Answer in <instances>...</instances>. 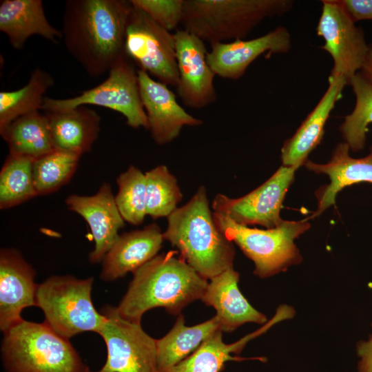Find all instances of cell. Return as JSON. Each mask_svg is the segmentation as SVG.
Masks as SVG:
<instances>
[{
	"mask_svg": "<svg viewBox=\"0 0 372 372\" xmlns=\"http://www.w3.org/2000/svg\"><path fill=\"white\" fill-rule=\"evenodd\" d=\"M130 1L68 0L61 30L68 53L92 78L108 73L125 53Z\"/></svg>",
	"mask_w": 372,
	"mask_h": 372,
	"instance_id": "1",
	"label": "cell"
},
{
	"mask_svg": "<svg viewBox=\"0 0 372 372\" xmlns=\"http://www.w3.org/2000/svg\"><path fill=\"white\" fill-rule=\"evenodd\" d=\"M176 254L169 251L157 255L133 273L116 307L123 318L141 322L145 312L156 307L180 315L189 304L201 299L209 282Z\"/></svg>",
	"mask_w": 372,
	"mask_h": 372,
	"instance_id": "2",
	"label": "cell"
},
{
	"mask_svg": "<svg viewBox=\"0 0 372 372\" xmlns=\"http://www.w3.org/2000/svg\"><path fill=\"white\" fill-rule=\"evenodd\" d=\"M163 238L207 280L233 267L234 244L216 225L203 185L185 205L167 217Z\"/></svg>",
	"mask_w": 372,
	"mask_h": 372,
	"instance_id": "3",
	"label": "cell"
},
{
	"mask_svg": "<svg viewBox=\"0 0 372 372\" xmlns=\"http://www.w3.org/2000/svg\"><path fill=\"white\" fill-rule=\"evenodd\" d=\"M291 0H185L184 30L210 44L243 39L267 18L282 16Z\"/></svg>",
	"mask_w": 372,
	"mask_h": 372,
	"instance_id": "4",
	"label": "cell"
},
{
	"mask_svg": "<svg viewBox=\"0 0 372 372\" xmlns=\"http://www.w3.org/2000/svg\"><path fill=\"white\" fill-rule=\"evenodd\" d=\"M1 347L6 372H87L69 340L46 324L23 319L3 333Z\"/></svg>",
	"mask_w": 372,
	"mask_h": 372,
	"instance_id": "5",
	"label": "cell"
},
{
	"mask_svg": "<svg viewBox=\"0 0 372 372\" xmlns=\"http://www.w3.org/2000/svg\"><path fill=\"white\" fill-rule=\"evenodd\" d=\"M213 217L222 233L254 262L259 278L284 271L302 260L294 240L309 228L307 219L283 220L274 228L260 229L237 224L218 212L213 211Z\"/></svg>",
	"mask_w": 372,
	"mask_h": 372,
	"instance_id": "6",
	"label": "cell"
},
{
	"mask_svg": "<svg viewBox=\"0 0 372 372\" xmlns=\"http://www.w3.org/2000/svg\"><path fill=\"white\" fill-rule=\"evenodd\" d=\"M93 278L50 276L38 285L37 306L45 316L44 323L59 336L69 340L83 332L99 333L105 316L92 300Z\"/></svg>",
	"mask_w": 372,
	"mask_h": 372,
	"instance_id": "7",
	"label": "cell"
},
{
	"mask_svg": "<svg viewBox=\"0 0 372 372\" xmlns=\"http://www.w3.org/2000/svg\"><path fill=\"white\" fill-rule=\"evenodd\" d=\"M88 105L118 112L134 129H149L141 98L138 73L126 54L114 63L107 77L100 84L72 98L57 99L45 96L42 110L63 111Z\"/></svg>",
	"mask_w": 372,
	"mask_h": 372,
	"instance_id": "8",
	"label": "cell"
},
{
	"mask_svg": "<svg viewBox=\"0 0 372 372\" xmlns=\"http://www.w3.org/2000/svg\"><path fill=\"white\" fill-rule=\"evenodd\" d=\"M101 313L105 319L98 333L106 344L107 358L95 372H158L156 340L141 322L123 318L116 307L106 305Z\"/></svg>",
	"mask_w": 372,
	"mask_h": 372,
	"instance_id": "9",
	"label": "cell"
},
{
	"mask_svg": "<svg viewBox=\"0 0 372 372\" xmlns=\"http://www.w3.org/2000/svg\"><path fill=\"white\" fill-rule=\"evenodd\" d=\"M125 53L139 70L167 85L178 86L174 34L133 5L126 29Z\"/></svg>",
	"mask_w": 372,
	"mask_h": 372,
	"instance_id": "10",
	"label": "cell"
},
{
	"mask_svg": "<svg viewBox=\"0 0 372 372\" xmlns=\"http://www.w3.org/2000/svg\"><path fill=\"white\" fill-rule=\"evenodd\" d=\"M322 12L316 32L324 44L320 48L331 56L333 66L329 75L341 76L349 85L360 71L369 51L364 32L351 19L337 0L322 1Z\"/></svg>",
	"mask_w": 372,
	"mask_h": 372,
	"instance_id": "11",
	"label": "cell"
},
{
	"mask_svg": "<svg viewBox=\"0 0 372 372\" xmlns=\"http://www.w3.org/2000/svg\"><path fill=\"white\" fill-rule=\"evenodd\" d=\"M297 169L282 165L263 184L240 198L216 194L213 211L241 225H258L266 229L278 226L283 221L280 216L282 202Z\"/></svg>",
	"mask_w": 372,
	"mask_h": 372,
	"instance_id": "12",
	"label": "cell"
},
{
	"mask_svg": "<svg viewBox=\"0 0 372 372\" xmlns=\"http://www.w3.org/2000/svg\"><path fill=\"white\" fill-rule=\"evenodd\" d=\"M174 34L179 74L177 93L191 108L208 106L217 96L214 84L216 74L208 63L205 42L185 30H176Z\"/></svg>",
	"mask_w": 372,
	"mask_h": 372,
	"instance_id": "13",
	"label": "cell"
},
{
	"mask_svg": "<svg viewBox=\"0 0 372 372\" xmlns=\"http://www.w3.org/2000/svg\"><path fill=\"white\" fill-rule=\"evenodd\" d=\"M291 48V39L288 30L278 26L253 39L211 44L207 61L216 75L236 80L260 55L266 54V57H270L272 54L287 53Z\"/></svg>",
	"mask_w": 372,
	"mask_h": 372,
	"instance_id": "14",
	"label": "cell"
},
{
	"mask_svg": "<svg viewBox=\"0 0 372 372\" xmlns=\"http://www.w3.org/2000/svg\"><path fill=\"white\" fill-rule=\"evenodd\" d=\"M141 98L151 136L158 145L176 138L184 126H198L203 121L188 114L177 102L167 85L137 70Z\"/></svg>",
	"mask_w": 372,
	"mask_h": 372,
	"instance_id": "15",
	"label": "cell"
},
{
	"mask_svg": "<svg viewBox=\"0 0 372 372\" xmlns=\"http://www.w3.org/2000/svg\"><path fill=\"white\" fill-rule=\"evenodd\" d=\"M33 267L14 248L0 251V329L3 333L23 320L25 308L37 306Z\"/></svg>",
	"mask_w": 372,
	"mask_h": 372,
	"instance_id": "16",
	"label": "cell"
},
{
	"mask_svg": "<svg viewBox=\"0 0 372 372\" xmlns=\"http://www.w3.org/2000/svg\"><path fill=\"white\" fill-rule=\"evenodd\" d=\"M68 209L83 218L88 224L94 249L89 254L91 263L102 262L125 225L108 183H103L92 196L72 194L65 199Z\"/></svg>",
	"mask_w": 372,
	"mask_h": 372,
	"instance_id": "17",
	"label": "cell"
},
{
	"mask_svg": "<svg viewBox=\"0 0 372 372\" xmlns=\"http://www.w3.org/2000/svg\"><path fill=\"white\" fill-rule=\"evenodd\" d=\"M328 87L295 134L286 140L281 149L283 166L298 168L309 154L320 144L324 126L335 103L342 98L347 80L341 76L329 75Z\"/></svg>",
	"mask_w": 372,
	"mask_h": 372,
	"instance_id": "18",
	"label": "cell"
},
{
	"mask_svg": "<svg viewBox=\"0 0 372 372\" xmlns=\"http://www.w3.org/2000/svg\"><path fill=\"white\" fill-rule=\"evenodd\" d=\"M164 240L156 223L119 235L102 260L100 278L110 282L134 273L157 256Z\"/></svg>",
	"mask_w": 372,
	"mask_h": 372,
	"instance_id": "19",
	"label": "cell"
},
{
	"mask_svg": "<svg viewBox=\"0 0 372 372\" xmlns=\"http://www.w3.org/2000/svg\"><path fill=\"white\" fill-rule=\"evenodd\" d=\"M239 277L234 267L228 268L210 279L200 299L216 309L222 331L231 332L248 322L265 324L267 321L266 316L253 307L239 290Z\"/></svg>",
	"mask_w": 372,
	"mask_h": 372,
	"instance_id": "20",
	"label": "cell"
},
{
	"mask_svg": "<svg viewBox=\"0 0 372 372\" xmlns=\"http://www.w3.org/2000/svg\"><path fill=\"white\" fill-rule=\"evenodd\" d=\"M349 150L345 142L340 143L335 147L327 163L306 162L307 169L317 174H327L330 178V183L319 192L318 209L313 217L333 205L337 194L344 187L362 182L372 184V145L369 154L362 158L351 157Z\"/></svg>",
	"mask_w": 372,
	"mask_h": 372,
	"instance_id": "21",
	"label": "cell"
},
{
	"mask_svg": "<svg viewBox=\"0 0 372 372\" xmlns=\"http://www.w3.org/2000/svg\"><path fill=\"white\" fill-rule=\"evenodd\" d=\"M0 31L12 47L23 48L28 38L39 35L52 43L62 38L45 14L41 0H3L0 2Z\"/></svg>",
	"mask_w": 372,
	"mask_h": 372,
	"instance_id": "22",
	"label": "cell"
},
{
	"mask_svg": "<svg viewBox=\"0 0 372 372\" xmlns=\"http://www.w3.org/2000/svg\"><path fill=\"white\" fill-rule=\"evenodd\" d=\"M54 149L79 155L91 150L101 130V117L86 105L44 112Z\"/></svg>",
	"mask_w": 372,
	"mask_h": 372,
	"instance_id": "23",
	"label": "cell"
},
{
	"mask_svg": "<svg viewBox=\"0 0 372 372\" xmlns=\"http://www.w3.org/2000/svg\"><path fill=\"white\" fill-rule=\"evenodd\" d=\"M282 320V316L276 313L270 321L263 324L260 329L231 344H225L223 341V331L218 329L190 355L166 372H220L227 361L247 360L231 354L239 353L250 340L263 333L272 325Z\"/></svg>",
	"mask_w": 372,
	"mask_h": 372,
	"instance_id": "24",
	"label": "cell"
},
{
	"mask_svg": "<svg viewBox=\"0 0 372 372\" xmlns=\"http://www.w3.org/2000/svg\"><path fill=\"white\" fill-rule=\"evenodd\" d=\"M218 329L220 325L216 316L205 322L188 327L185 325L184 317L178 315L170 331L156 340L158 372H166L185 359Z\"/></svg>",
	"mask_w": 372,
	"mask_h": 372,
	"instance_id": "25",
	"label": "cell"
},
{
	"mask_svg": "<svg viewBox=\"0 0 372 372\" xmlns=\"http://www.w3.org/2000/svg\"><path fill=\"white\" fill-rule=\"evenodd\" d=\"M0 134L11 154L35 160L55 149L48 118L40 111L17 118Z\"/></svg>",
	"mask_w": 372,
	"mask_h": 372,
	"instance_id": "26",
	"label": "cell"
},
{
	"mask_svg": "<svg viewBox=\"0 0 372 372\" xmlns=\"http://www.w3.org/2000/svg\"><path fill=\"white\" fill-rule=\"evenodd\" d=\"M52 76L41 68L34 69L28 83L12 91L0 92V133L17 118L28 113L40 111L46 92L53 86Z\"/></svg>",
	"mask_w": 372,
	"mask_h": 372,
	"instance_id": "27",
	"label": "cell"
},
{
	"mask_svg": "<svg viewBox=\"0 0 372 372\" xmlns=\"http://www.w3.org/2000/svg\"><path fill=\"white\" fill-rule=\"evenodd\" d=\"M34 159L9 154L0 172V209L17 206L38 196L34 183Z\"/></svg>",
	"mask_w": 372,
	"mask_h": 372,
	"instance_id": "28",
	"label": "cell"
},
{
	"mask_svg": "<svg viewBox=\"0 0 372 372\" xmlns=\"http://www.w3.org/2000/svg\"><path fill=\"white\" fill-rule=\"evenodd\" d=\"M349 85L355 94V104L344 117L340 130L349 149L358 152L364 147L368 126L372 123V83L358 72Z\"/></svg>",
	"mask_w": 372,
	"mask_h": 372,
	"instance_id": "29",
	"label": "cell"
},
{
	"mask_svg": "<svg viewBox=\"0 0 372 372\" xmlns=\"http://www.w3.org/2000/svg\"><path fill=\"white\" fill-rule=\"evenodd\" d=\"M81 155L54 149L34 161L33 177L37 196L56 192L74 175Z\"/></svg>",
	"mask_w": 372,
	"mask_h": 372,
	"instance_id": "30",
	"label": "cell"
},
{
	"mask_svg": "<svg viewBox=\"0 0 372 372\" xmlns=\"http://www.w3.org/2000/svg\"><path fill=\"white\" fill-rule=\"evenodd\" d=\"M146 212L154 219L168 217L183 198L176 177L163 165L145 174Z\"/></svg>",
	"mask_w": 372,
	"mask_h": 372,
	"instance_id": "31",
	"label": "cell"
},
{
	"mask_svg": "<svg viewBox=\"0 0 372 372\" xmlns=\"http://www.w3.org/2000/svg\"><path fill=\"white\" fill-rule=\"evenodd\" d=\"M118 192L115 202L123 220L132 225L143 223L146 212L145 175L130 165L116 178Z\"/></svg>",
	"mask_w": 372,
	"mask_h": 372,
	"instance_id": "32",
	"label": "cell"
},
{
	"mask_svg": "<svg viewBox=\"0 0 372 372\" xmlns=\"http://www.w3.org/2000/svg\"><path fill=\"white\" fill-rule=\"evenodd\" d=\"M130 2L169 32L182 23L185 0H130Z\"/></svg>",
	"mask_w": 372,
	"mask_h": 372,
	"instance_id": "33",
	"label": "cell"
},
{
	"mask_svg": "<svg viewBox=\"0 0 372 372\" xmlns=\"http://www.w3.org/2000/svg\"><path fill=\"white\" fill-rule=\"evenodd\" d=\"M351 19L355 23L372 21V0H337Z\"/></svg>",
	"mask_w": 372,
	"mask_h": 372,
	"instance_id": "34",
	"label": "cell"
},
{
	"mask_svg": "<svg viewBox=\"0 0 372 372\" xmlns=\"http://www.w3.org/2000/svg\"><path fill=\"white\" fill-rule=\"evenodd\" d=\"M371 326L372 328V323ZM355 350L359 358L357 372H372V333L366 340L358 341Z\"/></svg>",
	"mask_w": 372,
	"mask_h": 372,
	"instance_id": "35",
	"label": "cell"
},
{
	"mask_svg": "<svg viewBox=\"0 0 372 372\" xmlns=\"http://www.w3.org/2000/svg\"><path fill=\"white\" fill-rule=\"evenodd\" d=\"M360 72L372 83V44H369V51Z\"/></svg>",
	"mask_w": 372,
	"mask_h": 372,
	"instance_id": "36",
	"label": "cell"
},
{
	"mask_svg": "<svg viewBox=\"0 0 372 372\" xmlns=\"http://www.w3.org/2000/svg\"><path fill=\"white\" fill-rule=\"evenodd\" d=\"M87 372H90V371H88Z\"/></svg>",
	"mask_w": 372,
	"mask_h": 372,
	"instance_id": "37",
	"label": "cell"
}]
</instances>
